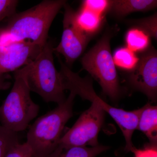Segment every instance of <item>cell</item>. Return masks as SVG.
Listing matches in <instances>:
<instances>
[{"instance_id":"1","label":"cell","mask_w":157,"mask_h":157,"mask_svg":"<svg viewBox=\"0 0 157 157\" xmlns=\"http://www.w3.org/2000/svg\"><path fill=\"white\" fill-rule=\"evenodd\" d=\"M64 0H45L33 8L9 17L0 28V41L30 42L41 47L47 42L50 26Z\"/></svg>"},{"instance_id":"2","label":"cell","mask_w":157,"mask_h":157,"mask_svg":"<svg viewBox=\"0 0 157 157\" xmlns=\"http://www.w3.org/2000/svg\"><path fill=\"white\" fill-rule=\"evenodd\" d=\"M58 59L61 67L59 73L64 90H68L70 92L79 96L83 100H88L91 103H95L104 112L109 114L122 132L126 142L124 150L127 152L131 151L134 147L132 143V136L134 132L137 129L140 108L132 111H127L107 104L95 92L90 77L86 76L82 78L63 63L59 56Z\"/></svg>"},{"instance_id":"3","label":"cell","mask_w":157,"mask_h":157,"mask_svg":"<svg viewBox=\"0 0 157 157\" xmlns=\"http://www.w3.org/2000/svg\"><path fill=\"white\" fill-rule=\"evenodd\" d=\"M76 95L70 92L66 101L38 118L30 127L26 143L33 157H48L58 146L66 124L73 116Z\"/></svg>"},{"instance_id":"4","label":"cell","mask_w":157,"mask_h":157,"mask_svg":"<svg viewBox=\"0 0 157 157\" xmlns=\"http://www.w3.org/2000/svg\"><path fill=\"white\" fill-rule=\"evenodd\" d=\"M28 70L27 65L14 72L13 87L0 107L1 125L17 133L28 127L39 110V106L31 98L27 80Z\"/></svg>"},{"instance_id":"5","label":"cell","mask_w":157,"mask_h":157,"mask_svg":"<svg viewBox=\"0 0 157 157\" xmlns=\"http://www.w3.org/2000/svg\"><path fill=\"white\" fill-rule=\"evenodd\" d=\"M53 44L47 41L36 59L28 64L27 80L31 91L45 102L58 105L66 100L61 76L54 63Z\"/></svg>"},{"instance_id":"6","label":"cell","mask_w":157,"mask_h":157,"mask_svg":"<svg viewBox=\"0 0 157 157\" xmlns=\"http://www.w3.org/2000/svg\"><path fill=\"white\" fill-rule=\"evenodd\" d=\"M112 33L106 31L95 45L81 59L83 70H86L101 86L103 92L111 100L117 101L121 87L117 71L111 53Z\"/></svg>"},{"instance_id":"7","label":"cell","mask_w":157,"mask_h":157,"mask_svg":"<svg viewBox=\"0 0 157 157\" xmlns=\"http://www.w3.org/2000/svg\"><path fill=\"white\" fill-rule=\"evenodd\" d=\"M106 113L99 105L92 103L59 142L58 146L95 147L99 145L98 136L104 124Z\"/></svg>"},{"instance_id":"8","label":"cell","mask_w":157,"mask_h":157,"mask_svg":"<svg viewBox=\"0 0 157 157\" xmlns=\"http://www.w3.org/2000/svg\"><path fill=\"white\" fill-rule=\"evenodd\" d=\"M63 7L65 12L61 40L53 50L63 56L67 63L71 65L84 52L91 38L77 25L75 19L76 11L67 3Z\"/></svg>"},{"instance_id":"9","label":"cell","mask_w":157,"mask_h":157,"mask_svg":"<svg viewBox=\"0 0 157 157\" xmlns=\"http://www.w3.org/2000/svg\"><path fill=\"white\" fill-rule=\"evenodd\" d=\"M130 84L155 102L157 94V53L153 47L142 53L128 77Z\"/></svg>"},{"instance_id":"10","label":"cell","mask_w":157,"mask_h":157,"mask_svg":"<svg viewBox=\"0 0 157 157\" xmlns=\"http://www.w3.org/2000/svg\"><path fill=\"white\" fill-rule=\"evenodd\" d=\"M42 48L30 42H0V74L15 72L30 63Z\"/></svg>"},{"instance_id":"11","label":"cell","mask_w":157,"mask_h":157,"mask_svg":"<svg viewBox=\"0 0 157 157\" xmlns=\"http://www.w3.org/2000/svg\"><path fill=\"white\" fill-rule=\"evenodd\" d=\"M157 5L155 0H113L109 1V11L117 17H122L132 12L149 11Z\"/></svg>"},{"instance_id":"12","label":"cell","mask_w":157,"mask_h":157,"mask_svg":"<svg viewBox=\"0 0 157 157\" xmlns=\"http://www.w3.org/2000/svg\"><path fill=\"white\" fill-rule=\"evenodd\" d=\"M149 140L151 144H157V107L150 104L140 108L137 129Z\"/></svg>"},{"instance_id":"13","label":"cell","mask_w":157,"mask_h":157,"mask_svg":"<svg viewBox=\"0 0 157 157\" xmlns=\"http://www.w3.org/2000/svg\"><path fill=\"white\" fill-rule=\"evenodd\" d=\"M104 17V16L81 6L75 13V19L77 25L91 38L101 29Z\"/></svg>"},{"instance_id":"14","label":"cell","mask_w":157,"mask_h":157,"mask_svg":"<svg viewBox=\"0 0 157 157\" xmlns=\"http://www.w3.org/2000/svg\"><path fill=\"white\" fill-rule=\"evenodd\" d=\"M109 149V147L101 144L95 147L58 146L48 157H96Z\"/></svg>"},{"instance_id":"15","label":"cell","mask_w":157,"mask_h":157,"mask_svg":"<svg viewBox=\"0 0 157 157\" xmlns=\"http://www.w3.org/2000/svg\"><path fill=\"white\" fill-rule=\"evenodd\" d=\"M150 38L144 31L134 27L129 29L126 34L127 47L135 53H143L151 47Z\"/></svg>"},{"instance_id":"16","label":"cell","mask_w":157,"mask_h":157,"mask_svg":"<svg viewBox=\"0 0 157 157\" xmlns=\"http://www.w3.org/2000/svg\"><path fill=\"white\" fill-rule=\"evenodd\" d=\"M113 58L115 66L129 72L135 67L139 60L136 53L127 47L117 48Z\"/></svg>"},{"instance_id":"17","label":"cell","mask_w":157,"mask_h":157,"mask_svg":"<svg viewBox=\"0 0 157 157\" xmlns=\"http://www.w3.org/2000/svg\"><path fill=\"white\" fill-rule=\"evenodd\" d=\"M17 133L0 125V157H6L11 148L19 144Z\"/></svg>"},{"instance_id":"18","label":"cell","mask_w":157,"mask_h":157,"mask_svg":"<svg viewBox=\"0 0 157 157\" xmlns=\"http://www.w3.org/2000/svg\"><path fill=\"white\" fill-rule=\"evenodd\" d=\"M157 13L150 17L142 19L133 21L132 23L136 27L142 30L150 37L157 39Z\"/></svg>"},{"instance_id":"19","label":"cell","mask_w":157,"mask_h":157,"mask_svg":"<svg viewBox=\"0 0 157 157\" xmlns=\"http://www.w3.org/2000/svg\"><path fill=\"white\" fill-rule=\"evenodd\" d=\"M109 1L86 0L82 1L81 6L104 16L109 11Z\"/></svg>"},{"instance_id":"20","label":"cell","mask_w":157,"mask_h":157,"mask_svg":"<svg viewBox=\"0 0 157 157\" xmlns=\"http://www.w3.org/2000/svg\"><path fill=\"white\" fill-rule=\"evenodd\" d=\"M18 3L16 0H0V23L15 14Z\"/></svg>"},{"instance_id":"21","label":"cell","mask_w":157,"mask_h":157,"mask_svg":"<svg viewBox=\"0 0 157 157\" xmlns=\"http://www.w3.org/2000/svg\"><path fill=\"white\" fill-rule=\"evenodd\" d=\"M33 154L26 142L18 144L11 148L7 153L6 157H32Z\"/></svg>"},{"instance_id":"22","label":"cell","mask_w":157,"mask_h":157,"mask_svg":"<svg viewBox=\"0 0 157 157\" xmlns=\"http://www.w3.org/2000/svg\"><path fill=\"white\" fill-rule=\"evenodd\" d=\"M131 151L135 157H157V144H151L142 149H137L134 146Z\"/></svg>"},{"instance_id":"23","label":"cell","mask_w":157,"mask_h":157,"mask_svg":"<svg viewBox=\"0 0 157 157\" xmlns=\"http://www.w3.org/2000/svg\"><path fill=\"white\" fill-rule=\"evenodd\" d=\"M10 76L7 74H0V91L9 89L11 82L9 81Z\"/></svg>"},{"instance_id":"24","label":"cell","mask_w":157,"mask_h":157,"mask_svg":"<svg viewBox=\"0 0 157 157\" xmlns=\"http://www.w3.org/2000/svg\"></svg>"}]
</instances>
